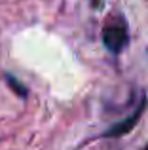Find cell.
Returning <instances> with one entry per match:
<instances>
[{"instance_id": "obj_2", "label": "cell", "mask_w": 148, "mask_h": 150, "mask_svg": "<svg viewBox=\"0 0 148 150\" xmlns=\"http://www.w3.org/2000/svg\"><path fill=\"white\" fill-rule=\"evenodd\" d=\"M142 108H144V101L141 103V106L137 108V112L135 114H131L129 118H125V120H122V122H118V124L114 125L112 129H108L104 135L106 137H116V135H123V133H127V131H131V127H133L135 124H137V120H139V116L142 114Z\"/></svg>"}, {"instance_id": "obj_1", "label": "cell", "mask_w": 148, "mask_h": 150, "mask_svg": "<svg viewBox=\"0 0 148 150\" xmlns=\"http://www.w3.org/2000/svg\"><path fill=\"white\" fill-rule=\"evenodd\" d=\"M103 42H104V46H106L112 53H120V51L125 48V44H127V30H125V27L118 25V23L104 27Z\"/></svg>"}, {"instance_id": "obj_4", "label": "cell", "mask_w": 148, "mask_h": 150, "mask_svg": "<svg viewBox=\"0 0 148 150\" xmlns=\"http://www.w3.org/2000/svg\"><path fill=\"white\" fill-rule=\"evenodd\" d=\"M146 150H148V146H146Z\"/></svg>"}, {"instance_id": "obj_3", "label": "cell", "mask_w": 148, "mask_h": 150, "mask_svg": "<svg viewBox=\"0 0 148 150\" xmlns=\"http://www.w3.org/2000/svg\"><path fill=\"white\" fill-rule=\"evenodd\" d=\"M8 82H10V86H11V88H15V89H17V93H19V95H21V97H25V88H21V86H19V84H17V82H15L11 76H8Z\"/></svg>"}]
</instances>
